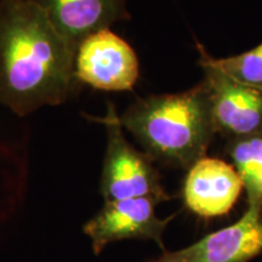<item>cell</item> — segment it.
Here are the masks:
<instances>
[{"label": "cell", "mask_w": 262, "mask_h": 262, "mask_svg": "<svg viewBox=\"0 0 262 262\" xmlns=\"http://www.w3.org/2000/svg\"><path fill=\"white\" fill-rule=\"evenodd\" d=\"M254 195H257L262 198V171L260 173V176H258V181H257V189H256V194Z\"/></svg>", "instance_id": "cell-12"}, {"label": "cell", "mask_w": 262, "mask_h": 262, "mask_svg": "<svg viewBox=\"0 0 262 262\" xmlns=\"http://www.w3.org/2000/svg\"><path fill=\"white\" fill-rule=\"evenodd\" d=\"M243 188V180L233 165L205 156L188 169L182 189L183 202L201 217H219L228 214Z\"/></svg>", "instance_id": "cell-8"}, {"label": "cell", "mask_w": 262, "mask_h": 262, "mask_svg": "<svg viewBox=\"0 0 262 262\" xmlns=\"http://www.w3.org/2000/svg\"><path fill=\"white\" fill-rule=\"evenodd\" d=\"M91 119L102 123L107 131L101 175V194L104 202L142 196L159 203L169 201L171 196L164 189L153 160L126 140L116 106L108 102L106 116Z\"/></svg>", "instance_id": "cell-3"}, {"label": "cell", "mask_w": 262, "mask_h": 262, "mask_svg": "<svg viewBox=\"0 0 262 262\" xmlns=\"http://www.w3.org/2000/svg\"><path fill=\"white\" fill-rule=\"evenodd\" d=\"M75 80L103 91H131L140 75L136 52L110 28L94 33L75 55Z\"/></svg>", "instance_id": "cell-4"}, {"label": "cell", "mask_w": 262, "mask_h": 262, "mask_svg": "<svg viewBox=\"0 0 262 262\" xmlns=\"http://www.w3.org/2000/svg\"><path fill=\"white\" fill-rule=\"evenodd\" d=\"M227 153L243 180L248 195L256 194L262 171V134L229 139Z\"/></svg>", "instance_id": "cell-11"}, {"label": "cell", "mask_w": 262, "mask_h": 262, "mask_svg": "<svg viewBox=\"0 0 262 262\" xmlns=\"http://www.w3.org/2000/svg\"><path fill=\"white\" fill-rule=\"evenodd\" d=\"M153 162L189 169L205 157L216 134L204 80L187 91L139 98L119 116Z\"/></svg>", "instance_id": "cell-2"}, {"label": "cell", "mask_w": 262, "mask_h": 262, "mask_svg": "<svg viewBox=\"0 0 262 262\" xmlns=\"http://www.w3.org/2000/svg\"><path fill=\"white\" fill-rule=\"evenodd\" d=\"M77 51L31 0H0V104L18 117L67 101Z\"/></svg>", "instance_id": "cell-1"}, {"label": "cell", "mask_w": 262, "mask_h": 262, "mask_svg": "<svg viewBox=\"0 0 262 262\" xmlns=\"http://www.w3.org/2000/svg\"><path fill=\"white\" fill-rule=\"evenodd\" d=\"M201 61L216 68L241 84L262 90V42L256 48L235 56L214 58L198 44Z\"/></svg>", "instance_id": "cell-10"}, {"label": "cell", "mask_w": 262, "mask_h": 262, "mask_svg": "<svg viewBox=\"0 0 262 262\" xmlns=\"http://www.w3.org/2000/svg\"><path fill=\"white\" fill-rule=\"evenodd\" d=\"M210 94L216 133L234 137L262 134V90L241 84L201 62Z\"/></svg>", "instance_id": "cell-7"}, {"label": "cell", "mask_w": 262, "mask_h": 262, "mask_svg": "<svg viewBox=\"0 0 262 262\" xmlns=\"http://www.w3.org/2000/svg\"><path fill=\"white\" fill-rule=\"evenodd\" d=\"M159 204L153 198H130L104 202L100 211L84 226L94 253L98 255L108 245L120 241H152L165 250L163 234L173 216L160 219L156 214Z\"/></svg>", "instance_id": "cell-6"}, {"label": "cell", "mask_w": 262, "mask_h": 262, "mask_svg": "<svg viewBox=\"0 0 262 262\" xmlns=\"http://www.w3.org/2000/svg\"><path fill=\"white\" fill-rule=\"evenodd\" d=\"M38 5L55 29L78 50L94 33L117 22L129 21L125 0H31Z\"/></svg>", "instance_id": "cell-9"}, {"label": "cell", "mask_w": 262, "mask_h": 262, "mask_svg": "<svg viewBox=\"0 0 262 262\" xmlns=\"http://www.w3.org/2000/svg\"><path fill=\"white\" fill-rule=\"evenodd\" d=\"M262 254V198L248 195V209L233 225L147 262H249Z\"/></svg>", "instance_id": "cell-5"}]
</instances>
